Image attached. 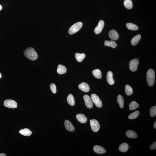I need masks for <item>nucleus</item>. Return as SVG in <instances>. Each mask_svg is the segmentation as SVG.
Wrapping results in <instances>:
<instances>
[{
	"mask_svg": "<svg viewBox=\"0 0 156 156\" xmlns=\"http://www.w3.org/2000/svg\"><path fill=\"white\" fill-rule=\"evenodd\" d=\"M24 54L27 58L32 60H35L38 58V54L32 47H29L25 49Z\"/></svg>",
	"mask_w": 156,
	"mask_h": 156,
	"instance_id": "1",
	"label": "nucleus"
},
{
	"mask_svg": "<svg viewBox=\"0 0 156 156\" xmlns=\"http://www.w3.org/2000/svg\"><path fill=\"white\" fill-rule=\"evenodd\" d=\"M155 73L152 69H149L147 73V84L150 86L153 85L155 82Z\"/></svg>",
	"mask_w": 156,
	"mask_h": 156,
	"instance_id": "2",
	"label": "nucleus"
},
{
	"mask_svg": "<svg viewBox=\"0 0 156 156\" xmlns=\"http://www.w3.org/2000/svg\"><path fill=\"white\" fill-rule=\"evenodd\" d=\"M82 22H78L74 24L70 27L69 30V33L70 35L74 34L79 30L82 28Z\"/></svg>",
	"mask_w": 156,
	"mask_h": 156,
	"instance_id": "3",
	"label": "nucleus"
},
{
	"mask_svg": "<svg viewBox=\"0 0 156 156\" xmlns=\"http://www.w3.org/2000/svg\"><path fill=\"white\" fill-rule=\"evenodd\" d=\"M90 98L92 101L97 107L101 108L102 107V102L98 96L96 94H93L91 96Z\"/></svg>",
	"mask_w": 156,
	"mask_h": 156,
	"instance_id": "4",
	"label": "nucleus"
},
{
	"mask_svg": "<svg viewBox=\"0 0 156 156\" xmlns=\"http://www.w3.org/2000/svg\"><path fill=\"white\" fill-rule=\"evenodd\" d=\"M139 60L138 58L133 59L130 62L129 68L132 72H135L137 70Z\"/></svg>",
	"mask_w": 156,
	"mask_h": 156,
	"instance_id": "5",
	"label": "nucleus"
},
{
	"mask_svg": "<svg viewBox=\"0 0 156 156\" xmlns=\"http://www.w3.org/2000/svg\"><path fill=\"white\" fill-rule=\"evenodd\" d=\"M90 123L92 130L94 133L97 132L100 128V124L95 119L90 120Z\"/></svg>",
	"mask_w": 156,
	"mask_h": 156,
	"instance_id": "6",
	"label": "nucleus"
},
{
	"mask_svg": "<svg viewBox=\"0 0 156 156\" xmlns=\"http://www.w3.org/2000/svg\"><path fill=\"white\" fill-rule=\"evenodd\" d=\"M4 105L6 107L11 108H15L17 107V102L12 100H7L4 102Z\"/></svg>",
	"mask_w": 156,
	"mask_h": 156,
	"instance_id": "7",
	"label": "nucleus"
},
{
	"mask_svg": "<svg viewBox=\"0 0 156 156\" xmlns=\"http://www.w3.org/2000/svg\"><path fill=\"white\" fill-rule=\"evenodd\" d=\"M85 103L87 107L91 109L93 106L91 98L88 95H85L83 97Z\"/></svg>",
	"mask_w": 156,
	"mask_h": 156,
	"instance_id": "8",
	"label": "nucleus"
},
{
	"mask_svg": "<svg viewBox=\"0 0 156 156\" xmlns=\"http://www.w3.org/2000/svg\"><path fill=\"white\" fill-rule=\"evenodd\" d=\"M104 23L103 21L101 20L99 22L97 26L95 28L94 32L96 34H99L101 32L103 29L104 28Z\"/></svg>",
	"mask_w": 156,
	"mask_h": 156,
	"instance_id": "9",
	"label": "nucleus"
},
{
	"mask_svg": "<svg viewBox=\"0 0 156 156\" xmlns=\"http://www.w3.org/2000/svg\"><path fill=\"white\" fill-rule=\"evenodd\" d=\"M78 88L80 90L84 92H88L90 89L89 85L85 82H82L79 84Z\"/></svg>",
	"mask_w": 156,
	"mask_h": 156,
	"instance_id": "10",
	"label": "nucleus"
},
{
	"mask_svg": "<svg viewBox=\"0 0 156 156\" xmlns=\"http://www.w3.org/2000/svg\"><path fill=\"white\" fill-rule=\"evenodd\" d=\"M108 35L110 38L112 40H117L119 38V35L118 33L114 29H112L110 31Z\"/></svg>",
	"mask_w": 156,
	"mask_h": 156,
	"instance_id": "11",
	"label": "nucleus"
},
{
	"mask_svg": "<svg viewBox=\"0 0 156 156\" xmlns=\"http://www.w3.org/2000/svg\"><path fill=\"white\" fill-rule=\"evenodd\" d=\"M65 126L68 131L73 132L75 131V128L73 125L69 120H66L65 121Z\"/></svg>",
	"mask_w": 156,
	"mask_h": 156,
	"instance_id": "12",
	"label": "nucleus"
},
{
	"mask_svg": "<svg viewBox=\"0 0 156 156\" xmlns=\"http://www.w3.org/2000/svg\"><path fill=\"white\" fill-rule=\"evenodd\" d=\"M94 151L96 153L103 154L106 152V150L103 147L98 145L95 146L93 147Z\"/></svg>",
	"mask_w": 156,
	"mask_h": 156,
	"instance_id": "13",
	"label": "nucleus"
},
{
	"mask_svg": "<svg viewBox=\"0 0 156 156\" xmlns=\"http://www.w3.org/2000/svg\"><path fill=\"white\" fill-rule=\"evenodd\" d=\"M76 118L78 121L82 123H86L87 121V118L86 116L82 114H79L77 115Z\"/></svg>",
	"mask_w": 156,
	"mask_h": 156,
	"instance_id": "14",
	"label": "nucleus"
},
{
	"mask_svg": "<svg viewBox=\"0 0 156 156\" xmlns=\"http://www.w3.org/2000/svg\"><path fill=\"white\" fill-rule=\"evenodd\" d=\"M107 81L108 84L112 85L114 83V81L113 78V73L111 71H109L107 74Z\"/></svg>",
	"mask_w": 156,
	"mask_h": 156,
	"instance_id": "15",
	"label": "nucleus"
},
{
	"mask_svg": "<svg viewBox=\"0 0 156 156\" xmlns=\"http://www.w3.org/2000/svg\"><path fill=\"white\" fill-rule=\"evenodd\" d=\"M126 134L128 137L131 139H136L138 137L137 133L133 130H128L126 132Z\"/></svg>",
	"mask_w": 156,
	"mask_h": 156,
	"instance_id": "16",
	"label": "nucleus"
},
{
	"mask_svg": "<svg viewBox=\"0 0 156 156\" xmlns=\"http://www.w3.org/2000/svg\"><path fill=\"white\" fill-rule=\"evenodd\" d=\"M128 149H129V145L127 143H125L121 144L118 148L119 150L123 152H127Z\"/></svg>",
	"mask_w": 156,
	"mask_h": 156,
	"instance_id": "17",
	"label": "nucleus"
},
{
	"mask_svg": "<svg viewBox=\"0 0 156 156\" xmlns=\"http://www.w3.org/2000/svg\"><path fill=\"white\" fill-rule=\"evenodd\" d=\"M67 69L66 67L62 65H58L57 69V72L59 74H64L67 72Z\"/></svg>",
	"mask_w": 156,
	"mask_h": 156,
	"instance_id": "18",
	"label": "nucleus"
},
{
	"mask_svg": "<svg viewBox=\"0 0 156 156\" xmlns=\"http://www.w3.org/2000/svg\"><path fill=\"white\" fill-rule=\"evenodd\" d=\"M104 45L106 46L111 47L114 48H115L117 45V43L114 41H108L106 40L105 41Z\"/></svg>",
	"mask_w": 156,
	"mask_h": 156,
	"instance_id": "19",
	"label": "nucleus"
},
{
	"mask_svg": "<svg viewBox=\"0 0 156 156\" xmlns=\"http://www.w3.org/2000/svg\"><path fill=\"white\" fill-rule=\"evenodd\" d=\"M141 38V35L139 34L136 35L132 39L131 41V44L133 46H135V45H137L139 42Z\"/></svg>",
	"mask_w": 156,
	"mask_h": 156,
	"instance_id": "20",
	"label": "nucleus"
},
{
	"mask_svg": "<svg viewBox=\"0 0 156 156\" xmlns=\"http://www.w3.org/2000/svg\"><path fill=\"white\" fill-rule=\"evenodd\" d=\"M76 58L79 62H81L85 58L86 55L84 53L80 54V53H76L75 54Z\"/></svg>",
	"mask_w": 156,
	"mask_h": 156,
	"instance_id": "21",
	"label": "nucleus"
},
{
	"mask_svg": "<svg viewBox=\"0 0 156 156\" xmlns=\"http://www.w3.org/2000/svg\"><path fill=\"white\" fill-rule=\"evenodd\" d=\"M68 103L70 105L73 106L75 104V101L73 96L72 94H69L67 98Z\"/></svg>",
	"mask_w": 156,
	"mask_h": 156,
	"instance_id": "22",
	"label": "nucleus"
},
{
	"mask_svg": "<svg viewBox=\"0 0 156 156\" xmlns=\"http://www.w3.org/2000/svg\"><path fill=\"white\" fill-rule=\"evenodd\" d=\"M92 74L96 78L100 79L102 78L101 71L99 69H96L92 71Z\"/></svg>",
	"mask_w": 156,
	"mask_h": 156,
	"instance_id": "23",
	"label": "nucleus"
},
{
	"mask_svg": "<svg viewBox=\"0 0 156 156\" xmlns=\"http://www.w3.org/2000/svg\"><path fill=\"white\" fill-rule=\"evenodd\" d=\"M19 133L21 135L27 136H30L32 134L30 130L27 128H25L19 131Z\"/></svg>",
	"mask_w": 156,
	"mask_h": 156,
	"instance_id": "24",
	"label": "nucleus"
},
{
	"mask_svg": "<svg viewBox=\"0 0 156 156\" xmlns=\"http://www.w3.org/2000/svg\"><path fill=\"white\" fill-rule=\"evenodd\" d=\"M126 27L130 30H137L139 29V27L137 25L132 23H128L126 25Z\"/></svg>",
	"mask_w": 156,
	"mask_h": 156,
	"instance_id": "25",
	"label": "nucleus"
},
{
	"mask_svg": "<svg viewBox=\"0 0 156 156\" xmlns=\"http://www.w3.org/2000/svg\"><path fill=\"white\" fill-rule=\"evenodd\" d=\"M124 5L126 8L128 9H131L133 7V3L131 0H125Z\"/></svg>",
	"mask_w": 156,
	"mask_h": 156,
	"instance_id": "26",
	"label": "nucleus"
},
{
	"mask_svg": "<svg viewBox=\"0 0 156 156\" xmlns=\"http://www.w3.org/2000/svg\"><path fill=\"white\" fill-rule=\"evenodd\" d=\"M117 102L119 104L120 107L123 108L124 106V100L123 98L121 95H118L117 97Z\"/></svg>",
	"mask_w": 156,
	"mask_h": 156,
	"instance_id": "27",
	"label": "nucleus"
},
{
	"mask_svg": "<svg viewBox=\"0 0 156 156\" xmlns=\"http://www.w3.org/2000/svg\"><path fill=\"white\" fill-rule=\"evenodd\" d=\"M139 105L135 101L132 102L129 104V109L130 110H133L137 109L139 107Z\"/></svg>",
	"mask_w": 156,
	"mask_h": 156,
	"instance_id": "28",
	"label": "nucleus"
},
{
	"mask_svg": "<svg viewBox=\"0 0 156 156\" xmlns=\"http://www.w3.org/2000/svg\"><path fill=\"white\" fill-rule=\"evenodd\" d=\"M125 91L126 93L127 96H130L133 93V90L131 87L127 84L125 87Z\"/></svg>",
	"mask_w": 156,
	"mask_h": 156,
	"instance_id": "29",
	"label": "nucleus"
},
{
	"mask_svg": "<svg viewBox=\"0 0 156 156\" xmlns=\"http://www.w3.org/2000/svg\"><path fill=\"white\" fill-rule=\"evenodd\" d=\"M140 114V112L139 111L137 110L135 112H133L130 114L128 116V118L129 119H133L137 118L139 116Z\"/></svg>",
	"mask_w": 156,
	"mask_h": 156,
	"instance_id": "30",
	"label": "nucleus"
},
{
	"mask_svg": "<svg viewBox=\"0 0 156 156\" xmlns=\"http://www.w3.org/2000/svg\"><path fill=\"white\" fill-rule=\"evenodd\" d=\"M150 116L151 117H154L156 115V106L152 107L150 110Z\"/></svg>",
	"mask_w": 156,
	"mask_h": 156,
	"instance_id": "31",
	"label": "nucleus"
},
{
	"mask_svg": "<svg viewBox=\"0 0 156 156\" xmlns=\"http://www.w3.org/2000/svg\"><path fill=\"white\" fill-rule=\"evenodd\" d=\"M50 88L51 91L53 93H56V86L54 84L52 83L50 84Z\"/></svg>",
	"mask_w": 156,
	"mask_h": 156,
	"instance_id": "32",
	"label": "nucleus"
},
{
	"mask_svg": "<svg viewBox=\"0 0 156 156\" xmlns=\"http://www.w3.org/2000/svg\"><path fill=\"white\" fill-rule=\"evenodd\" d=\"M150 149L151 150H154L156 149V142L152 144L150 146Z\"/></svg>",
	"mask_w": 156,
	"mask_h": 156,
	"instance_id": "33",
	"label": "nucleus"
},
{
	"mask_svg": "<svg viewBox=\"0 0 156 156\" xmlns=\"http://www.w3.org/2000/svg\"><path fill=\"white\" fill-rule=\"evenodd\" d=\"M6 154L4 153H0V156H6Z\"/></svg>",
	"mask_w": 156,
	"mask_h": 156,
	"instance_id": "34",
	"label": "nucleus"
},
{
	"mask_svg": "<svg viewBox=\"0 0 156 156\" xmlns=\"http://www.w3.org/2000/svg\"><path fill=\"white\" fill-rule=\"evenodd\" d=\"M154 128H155V129H156V121H155L154 123V125H153Z\"/></svg>",
	"mask_w": 156,
	"mask_h": 156,
	"instance_id": "35",
	"label": "nucleus"
},
{
	"mask_svg": "<svg viewBox=\"0 0 156 156\" xmlns=\"http://www.w3.org/2000/svg\"><path fill=\"white\" fill-rule=\"evenodd\" d=\"M2 9V7L1 5H0V11Z\"/></svg>",
	"mask_w": 156,
	"mask_h": 156,
	"instance_id": "36",
	"label": "nucleus"
},
{
	"mask_svg": "<svg viewBox=\"0 0 156 156\" xmlns=\"http://www.w3.org/2000/svg\"><path fill=\"white\" fill-rule=\"evenodd\" d=\"M2 77V75L1 74V73H0V79H1Z\"/></svg>",
	"mask_w": 156,
	"mask_h": 156,
	"instance_id": "37",
	"label": "nucleus"
}]
</instances>
